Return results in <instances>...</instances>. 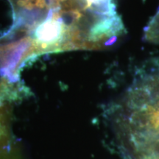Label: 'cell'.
Masks as SVG:
<instances>
[{
	"label": "cell",
	"mask_w": 159,
	"mask_h": 159,
	"mask_svg": "<svg viewBox=\"0 0 159 159\" xmlns=\"http://www.w3.org/2000/svg\"><path fill=\"white\" fill-rule=\"evenodd\" d=\"M144 39L148 43L159 44V10L145 27Z\"/></svg>",
	"instance_id": "obj_4"
},
{
	"label": "cell",
	"mask_w": 159,
	"mask_h": 159,
	"mask_svg": "<svg viewBox=\"0 0 159 159\" xmlns=\"http://www.w3.org/2000/svg\"><path fill=\"white\" fill-rule=\"evenodd\" d=\"M21 83H11L0 76V99L14 98L17 94L25 92Z\"/></svg>",
	"instance_id": "obj_3"
},
{
	"label": "cell",
	"mask_w": 159,
	"mask_h": 159,
	"mask_svg": "<svg viewBox=\"0 0 159 159\" xmlns=\"http://www.w3.org/2000/svg\"><path fill=\"white\" fill-rule=\"evenodd\" d=\"M118 123L136 159H159V57L137 69Z\"/></svg>",
	"instance_id": "obj_1"
},
{
	"label": "cell",
	"mask_w": 159,
	"mask_h": 159,
	"mask_svg": "<svg viewBox=\"0 0 159 159\" xmlns=\"http://www.w3.org/2000/svg\"><path fill=\"white\" fill-rule=\"evenodd\" d=\"M47 19L54 17L66 24L89 23L106 35L125 31L114 0H31Z\"/></svg>",
	"instance_id": "obj_2"
}]
</instances>
